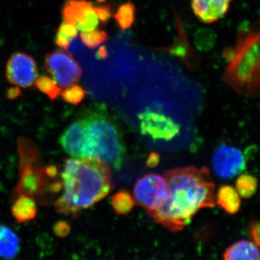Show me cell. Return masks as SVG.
<instances>
[{
	"instance_id": "cell-1",
	"label": "cell",
	"mask_w": 260,
	"mask_h": 260,
	"mask_svg": "<svg viewBox=\"0 0 260 260\" xmlns=\"http://www.w3.org/2000/svg\"><path fill=\"white\" fill-rule=\"evenodd\" d=\"M164 177L169 188L167 200L158 209L147 213L170 232H181L200 210L216 207L215 186L208 168L172 169Z\"/></svg>"
},
{
	"instance_id": "cell-2",
	"label": "cell",
	"mask_w": 260,
	"mask_h": 260,
	"mask_svg": "<svg viewBox=\"0 0 260 260\" xmlns=\"http://www.w3.org/2000/svg\"><path fill=\"white\" fill-rule=\"evenodd\" d=\"M61 177L64 191L54 202V208L74 218L106 198L114 187L109 164L93 158L67 159Z\"/></svg>"
},
{
	"instance_id": "cell-3",
	"label": "cell",
	"mask_w": 260,
	"mask_h": 260,
	"mask_svg": "<svg viewBox=\"0 0 260 260\" xmlns=\"http://www.w3.org/2000/svg\"><path fill=\"white\" fill-rule=\"evenodd\" d=\"M259 37L258 29H244L238 34L235 48L225 51L229 64L222 80L246 97H259Z\"/></svg>"
},
{
	"instance_id": "cell-4",
	"label": "cell",
	"mask_w": 260,
	"mask_h": 260,
	"mask_svg": "<svg viewBox=\"0 0 260 260\" xmlns=\"http://www.w3.org/2000/svg\"><path fill=\"white\" fill-rule=\"evenodd\" d=\"M83 119L86 134L85 158L98 159L120 169L125 146L115 121L102 112L88 113Z\"/></svg>"
},
{
	"instance_id": "cell-5",
	"label": "cell",
	"mask_w": 260,
	"mask_h": 260,
	"mask_svg": "<svg viewBox=\"0 0 260 260\" xmlns=\"http://www.w3.org/2000/svg\"><path fill=\"white\" fill-rule=\"evenodd\" d=\"M18 148L20 177L12 194L13 198L25 195L37 199L40 204H47L52 179L48 177L46 167L41 161L40 151L37 145L25 138L18 140Z\"/></svg>"
},
{
	"instance_id": "cell-6",
	"label": "cell",
	"mask_w": 260,
	"mask_h": 260,
	"mask_svg": "<svg viewBox=\"0 0 260 260\" xmlns=\"http://www.w3.org/2000/svg\"><path fill=\"white\" fill-rule=\"evenodd\" d=\"M44 67L60 88L76 84L83 75L81 67L73 56L68 51L60 49L45 56Z\"/></svg>"
},
{
	"instance_id": "cell-7",
	"label": "cell",
	"mask_w": 260,
	"mask_h": 260,
	"mask_svg": "<svg viewBox=\"0 0 260 260\" xmlns=\"http://www.w3.org/2000/svg\"><path fill=\"white\" fill-rule=\"evenodd\" d=\"M135 203L148 212L158 209L165 203L169 194L167 181L164 177L157 174H149L135 183Z\"/></svg>"
},
{
	"instance_id": "cell-8",
	"label": "cell",
	"mask_w": 260,
	"mask_h": 260,
	"mask_svg": "<svg viewBox=\"0 0 260 260\" xmlns=\"http://www.w3.org/2000/svg\"><path fill=\"white\" fill-rule=\"evenodd\" d=\"M5 75L12 85L30 88L39 75L37 61L26 53L15 52L7 62Z\"/></svg>"
},
{
	"instance_id": "cell-9",
	"label": "cell",
	"mask_w": 260,
	"mask_h": 260,
	"mask_svg": "<svg viewBox=\"0 0 260 260\" xmlns=\"http://www.w3.org/2000/svg\"><path fill=\"white\" fill-rule=\"evenodd\" d=\"M142 133L155 140H170L179 134V124L162 113L146 109L139 114Z\"/></svg>"
},
{
	"instance_id": "cell-10",
	"label": "cell",
	"mask_w": 260,
	"mask_h": 260,
	"mask_svg": "<svg viewBox=\"0 0 260 260\" xmlns=\"http://www.w3.org/2000/svg\"><path fill=\"white\" fill-rule=\"evenodd\" d=\"M213 169L220 179H232L245 170V157L236 147L221 145L215 150L213 157Z\"/></svg>"
},
{
	"instance_id": "cell-11",
	"label": "cell",
	"mask_w": 260,
	"mask_h": 260,
	"mask_svg": "<svg viewBox=\"0 0 260 260\" xmlns=\"http://www.w3.org/2000/svg\"><path fill=\"white\" fill-rule=\"evenodd\" d=\"M61 12L64 20L74 23L78 30L82 32L93 30L100 23L93 5L86 0H68Z\"/></svg>"
},
{
	"instance_id": "cell-12",
	"label": "cell",
	"mask_w": 260,
	"mask_h": 260,
	"mask_svg": "<svg viewBox=\"0 0 260 260\" xmlns=\"http://www.w3.org/2000/svg\"><path fill=\"white\" fill-rule=\"evenodd\" d=\"M59 142L63 150L70 156L85 158L86 134L83 118L72 123L61 135Z\"/></svg>"
},
{
	"instance_id": "cell-13",
	"label": "cell",
	"mask_w": 260,
	"mask_h": 260,
	"mask_svg": "<svg viewBox=\"0 0 260 260\" xmlns=\"http://www.w3.org/2000/svg\"><path fill=\"white\" fill-rule=\"evenodd\" d=\"M195 16L204 23H212L223 18L233 0H190Z\"/></svg>"
},
{
	"instance_id": "cell-14",
	"label": "cell",
	"mask_w": 260,
	"mask_h": 260,
	"mask_svg": "<svg viewBox=\"0 0 260 260\" xmlns=\"http://www.w3.org/2000/svg\"><path fill=\"white\" fill-rule=\"evenodd\" d=\"M259 246L251 241L241 240L229 246L223 254L226 260H259Z\"/></svg>"
},
{
	"instance_id": "cell-15",
	"label": "cell",
	"mask_w": 260,
	"mask_h": 260,
	"mask_svg": "<svg viewBox=\"0 0 260 260\" xmlns=\"http://www.w3.org/2000/svg\"><path fill=\"white\" fill-rule=\"evenodd\" d=\"M12 205V215L19 223L30 221L37 217V203L35 199L25 195H20L15 198Z\"/></svg>"
},
{
	"instance_id": "cell-16",
	"label": "cell",
	"mask_w": 260,
	"mask_h": 260,
	"mask_svg": "<svg viewBox=\"0 0 260 260\" xmlns=\"http://www.w3.org/2000/svg\"><path fill=\"white\" fill-rule=\"evenodd\" d=\"M20 239L13 229L0 225V256L5 259H13L20 251Z\"/></svg>"
},
{
	"instance_id": "cell-17",
	"label": "cell",
	"mask_w": 260,
	"mask_h": 260,
	"mask_svg": "<svg viewBox=\"0 0 260 260\" xmlns=\"http://www.w3.org/2000/svg\"><path fill=\"white\" fill-rule=\"evenodd\" d=\"M216 203L228 213H237L241 208L240 196L237 189L232 186L223 185L219 188L216 194Z\"/></svg>"
},
{
	"instance_id": "cell-18",
	"label": "cell",
	"mask_w": 260,
	"mask_h": 260,
	"mask_svg": "<svg viewBox=\"0 0 260 260\" xmlns=\"http://www.w3.org/2000/svg\"><path fill=\"white\" fill-rule=\"evenodd\" d=\"M116 25L121 30H128L133 26L136 19V8L133 3H123L114 15Z\"/></svg>"
},
{
	"instance_id": "cell-19",
	"label": "cell",
	"mask_w": 260,
	"mask_h": 260,
	"mask_svg": "<svg viewBox=\"0 0 260 260\" xmlns=\"http://www.w3.org/2000/svg\"><path fill=\"white\" fill-rule=\"evenodd\" d=\"M78 30L73 22L63 20L56 31L54 42L56 46L67 49L70 47L73 39L78 36Z\"/></svg>"
},
{
	"instance_id": "cell-20",
	"label": "cell",
	"mask_w": 260,
	"mask_h": 260,
	"mask_svg": "<svg viewBox=\"0 0 260 260\" xmlns=\"http://www.w3.org/2000/svg\"><path fill=\"white\" fill-rule=\"evenodd\" d=\"M111 203L116 213L126 215L134 208L135 201L127 191L120 190L113 195Z\"/></svg>"
},
{
	"instance_id": "cell-21",
	"label": "cell",
	"mask_w": 260,
	"mask_h": 260,
	"mask_svg": "<svg viewBox=\"0 0 260 260\" xmlns=\"http://www.w3.org/2000/svg\"><path fill=\"white\" fill-rule=\"evenodd\" d=\"M258 181L256 177L249 174H243L236 181V189L239 196L249 199L255 194Z\"/></svg>"
},
{
	"instance_id": "cell-22",
	"label": "cell",
	"mask_w": 260,
	"mask_h": 260,
	"mask_svg": "<svg viewBox=\"0 0 260 260\" xmlns=\"http://www.w3.org/2000/svg\"><path fill=\"white\" fill-rule=\"evenodd\" d=\"M35 86L39 91L47 95L51 101L56 100L61 95L60 87L47 75H42L37 78L35 81Z\"/></svg>"
},
{
	"instance_id": "cell-23",
	"label": "cell",
	"mask_w": 260,
	"mask_h": 260,
	"mask_svg": "<svg viewBox=\"0 0 260 260\" xmlns=\"http://www.w3.org/2000/svg\"><path fill=\"white\" fill-rule=\"evenodd\" d=\"M80 39L87 47L93 49L107 42L109 35L105 30L95 28L90 31L81 32Z\"/></svg>"
},
{
	"instance_id": "cell-24",
	"label": "cell",
	"mask_w": 260,
	"mask_h": 260,
	"mask_svg": "<svg viewBox=\"0 0 260 260\" xmlns=\"http://www.w3.org/2000/svg\"><path fill=\"white\" fill-rule=\"evenodd\" d=\"M179 42L176 44L174 47L169 48V52L173 55L177 56L183 59L186 62L193 59V53L191 51L190 46L188 44L187 40L186 39V36H184V32L183 31L182 28H179Z\"/></svg>"
},
{
	"instance_id": "cell-25",
	"label": "cell",
	"mask_w": 260,
	"mask_h": 260,
	"mask_svg": "<svg viewBox=\"0 0 260 260\" xmlns=\"http://www.w3.org/2000/svg\"><path fill=\"white\" fill-rule=\"evenodd\" d=\"M216 36L213 30L208 28H201L194 35L196 47L201 51L209 50L215 45Z\"/></svg>"
},
{
	"instance_id": "cell-26",
	"label": "cell",
	"mask_w": 260,
	"mask_h": 260,
	"mask_svg": "<svg viewBox=\"0 0 260 260\" xmlns=\"http://www.w3.org/2000/svg\"><path fill=\"white\" fill-rule=\"evenodd\" d=\"M61 95L64 102L78 106L85 99L86 91L80 85L74 84L67 87L64 91L61 92Z\"/></svg>"
},
{
	"instance_id": "cell-27",
	"label": "cell",
	"mask_w": 260,
	"mask_h": 260,
	"mask_svg": "<svg viewBox=\"0 0 260 260\" xmlns=\"http://www.w3.org/2000/svg\"><path fill=\"white\" fill-rule=\"evenodd\" d=\"M93 8L98 19H99V23L103 25H107L112 16V9L111 5L106 4L97 5V6L93 5Z\"/></svg>"
},
{
	"instance_id": "cell-28",
	"label": "cell",
	"mask_w": 260,
	"mask_h": 260,
	"mask_svg": "<svg viewBox=\"0 0 260 260\" xmlns=\"http://www.w3.org/2000/svg\"><path fill=\"white\" fill-rule=\"evenodd\" d=\"M53 232L56 237L59 238H65L69 235L71 232V226L68 222L65 220H59L54 224L52 227Z\"/></svg>"
},
{
	"instance_id": "cell-29",
	"label": "cell",
	"mask_w": 260,
	"mask_h": 260,
	"mask_svg": "<svg viewBox=\"0 0 260 260\" xmlns=\"http://www.w3.org/2000/svg\"><path fill=\"white\" fill-rule=\"evenodd\" d=\"M248 234L251 238L252 242L256 244V246H259V223L258 220H251L249 224L248 227Z\"/></svg>"
},
{
	"instance_id": "cell-30",
	"label": "cell",
	"mask_w": 260,
	"mask_h": 260,
	"mask_svg": "<svg viewBox=\"0 0 260 260\" xmlns=\"http://www.w3.org/2000/svg\"><path fill=\"white\" fill-rule=\"evenodd\" d=\"M160 156L158 153L152 152L146 160V166L149 168L157 167L160 162Z\"/></svg>"
},
{
	"instance_id": "cell-31",
	"label": "cell",
	"mask_w": 260,
	"mask_h": 260,
	"mask_svg": "<svg viewBox=\"0 0 260 260\" xmlns=\"http://www.w3.org/2000/svg\"><path fill=\"white\" fill-rule=\"evenodd\" d=\"M21 95V90L18 86L11 87L6 92L7 99L9 100H15Z\"/></svg>"
},
{
	"instance_id": "cell-32",
	"label": "cell",
	"mask_w": 260,
	"mask_h": 260,
	"mask_svg": "<svg viewBox=\"0 0 260 260\" xmlns=\"http://www.w3.org/2000/svg\"><path fill=\"white\" fill-rule=\"evenodd\" d=\"M95 56V58L99 60H104V59H107L109 56V51H108L107 48L102 46L96 51Z\"/></svg>"
},
{
	"instance_id": "cell-33",
	"label": "cell",
	"mask_w": 260,
	"mask_h": 260,
	"mask_svg": "<svg viewBox=\"0 0 260 260\" xmlns=\"http://www.w3.org/2000/svg\"><path fill=\"white\" fill-rule=\"evenodd\" d=\"M106 1H107V0H96L97 3H105Z\"/></svg>"
}]
</instances>
